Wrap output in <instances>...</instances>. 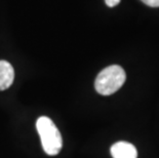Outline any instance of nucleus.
Here are the masks:
<instances>
[{
  "label": "nucleus",
  "instance_id": "1",
  "mask_svg": "<svg viewBox=\"0 0 159 158\" xmlns=\"http://www.w3.org/2000/svg\"><path fill=\"white\" fill-rule=\"evenodd\" d=\"M36 129L41 139L43 150L46 154L55 156L60 153L63 146L62 136L49 117L41 116L36 121Z\"/></svg>",
  "mask_w": 159,
  "mask_h": 158
},
{
  "label": "nucleus",
  "instance_id": "2",
  "mask_svg": "<svg viewBox=\"0 0 159 158\" xmlns=\"http://www.w3.org/2000/svg\"><path fill=\"white\" fill-rule=\"evenodd\" d=\"M126 74L123 68L118 65H112L102 70L98 74L94 87L100 95L110 96L116 93L124 84Z\"/></svg>",
  "mask_w": 159,
  "mask_h": 158
},
{
  "label": "nucleus",
  "instance_id": "3",
  "mask_svg": "<svg viewBox=\"0 0 159 158\" xmlns=\"http://www.w3.org/2000/svg\"><path fill=\"white\" fill-rule=\"evenodd\" d=\"M111 155L113 158H137L138 151L133 144L127 142H117L111 147Z\"/></svg>",
  "mask_w": 159,
  "mask_h": 158
},
{
  "label": "nucleus",
  "instance_id": "4",
  "mask_svg": "<svg viewBox=\"0 0 159 158\" xmlns=\"http://www.w3.org/2000/svg\"><path fill=\"white\" fill-rule=\"evenodd\" d=\"M15 79V71L7 61H0V90L7 89Z\"/></svg>",
  "mask_w": 159,
  "mask_h": 158
},
{
  "label": "nucleus",
  "instance_id": "5",
  "mask_svg": "<svg viewBox=\"0 0 159 158\" xmlns=\"http://www.w3.org/2000/svg\"><path fill=\"white\" fill-rule=\"evenodd\" d=\"M141 1L151 7H159V0H141Z\"/></svg>",
  "mask_w": 159,
  "mask_h": 158
},
{
  "label": "nucleus",
  "instance_id": "6",
  "mask_svg": "<svg viewBox=\"0 0 159 158\" xmlns=\"http://www.w3.org/2000/svg\"><path fill=\"white\" fill-rule=\"evenodd\" d=\"M105 2H106V4L109 6V7H114V6H116L117 4H119L120 0H105Z\"/></svg>",
  "mask_w": 159,
  "mask_h": 158
}]
</instances>
